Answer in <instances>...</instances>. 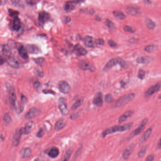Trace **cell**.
<instances>
[{
    "mask_svg": "<svg viewBox=\"0 0 161 161\" xmlns=\"http://www.w3.org/2000/svg\"><path fill=\"white\" fill-rule=\"evenodd\" d=\"M134 148V146L133 145H131L124 150L123 154V158L124 160H128L130 156L133 152Z\"/></svg>",
    "mask_w": 161,
    "mask_h": 161,
    "instance_id": "e0dca14e",
    "label": "cell"
},
{
    "mask_svg": "<svg viewBox=\"0 0 161 161\" xmlns=\"http://www.w3.org/2000/svg\"><path fill=\"white\" fill-rule=\"evenodd\" d=\"M9 13L10 16L15 17H17V15L19 14V12L17 11H14L12 9H9Z\"/></svg>",
    "mask_w": 161,
    "mask_h": 161,
    "instance_id": "60d3db41",
    "label": "cell"
},
{
    "mask_svg": "<svg viewBox=\"0 0 161 161\" xmlns=\"http://www.w3.org/2000/svg\"><path fill=\"white\" fill-rule=\"evenodd\" d=\"M117 64H119L121 67L124 68L126 66V62L121 58H113L107 62V64L105 65V66L103 69V70L104 71H108L111 68H112L113 66Z\"/></svg>",
    "mask_w": 161,
    "mask_h": 161,
    "instance_id": "7a4b0ae2",
    "label": "cell"
},
{
    "mask_svg": "<svg viewBox=\"0 0 161 161\" xmlns=\"http://www.w3.org/2000/svg\"><path fill=\"white\" fill-rule=\"evenodd\" d=\"M33 87L36 90H38L40 89V87H41V84L40 83V82L38 81H35V83L33 84Z\"/></svg>",
    "mask_w": 161,
    "mask_h": 161,
    "instance_id": "f6af8a7d",
    "label": "cell"
},
{
    "mask_svg": "<svg viewBox=\"0 0 161 161\" xmlns=\"http://www.w3.org/2000/svg\"><path fill=\"white\" fill-rule=\"evenodd\" d=\"M27 50L31 54H37L40 52V49L35 45L29 44L27 46Z\"/></svg>",
    "mask_w": 161,
    "mask_h": 161,
    "instance_id": "cb8c5ba5",
    "label": "cell"
},
{
    "mask_svg": "<svg viewBox=\"0 0 161 161\" xmlns=\"http://www.w3.org/2000/svg\"><path fill=\"white\" fill-rule=\"evenodd\" d=\"M105 24L106 26L110 30H115V24H114L113 22L111 21L110 20H109L108 19H107L105 21Z\"/></svg>",
    "mask_w": 161,
    "mask_h": 161,
    "instance_id": "d6a6232c",
    "label": "cell"
},
{
    "mask_svg": "<svg viewBox=\"0 0 161 161\" xmlns=\"http://www.w3.org/2000/svg\"><path fill=\"white\" fill-rule=\"evenodd\" d=\"M7 1L8 0H0V6L4 5Z\"/></svg>",
    "mask_w": 161,
    "mask_h": 161,
    "instance_id": "db71d44e",
    "label": "cell"
},
{
    "mask_svg": "<svg viewBox=\"0 0 161 161\" xmlns=\"http://www.w3.org/2000/svg\"><path fill=\"white\" fill-rule=\"evenodd\" d=\"M43 92H44L45 94H47L48 93H50V94H53V92L52 91H51V90H49V91H47V90H44L43 91Z\"/></svg>",
    "mask_w": 161,
    "mask_h": 161,
    "instance_id": "6f0895ef",
    "label": "cell"
},
{
    "mask_svg": "<svg viewBox=\"0 0 161 161\" xmlns=\"http://www.w3.org/2000/svg\"><path fill=\"white\" fill-rule=\"evenodd\" d=\"M35 62L40 66H42L44 63V59L43 58H38L34 60Z\"/></svg>",
    "mask_w": 161,
    "mask_h": 161,
    "instance_id": "7bdbcfd3",
    "label": "cell"
},
{
    "mask_svg": "<svg viewBox=\"0 0 161 161\" xmlns=\"http://www.w3.org/2000/svg\"><path fill=\"white\" fill-rule=\"evenodd\" d=\"M5 62V59L0 55V65H1L3 64H4Z\"/></svg>",
    "mask_w": 161,
    "mask_h": 161,
    "instance_id": "816d5d0a",
    "label": "cell"
},
{
    "mask_svg": "<svg viewBox=\"0 0 161 161\" xmlns=\"http://www.w3.org/2000/svg\"><path fill=\"white\" fill-rule=\"evenodd\" d=\"M72 150L71 149H68L67 152H65V154L64 155L63 158L62 159V161H67L69 160L72 154Z\"/></svg>",
    "mask_w": 161,
    "mask_h": 161,
    "instance_id": "e575fe53",
    "label": "cell"
},
{
    "mask_svg": "<svg viewBox=\"0 0 161 161\" xmlns=\"http://www.w3.org/2000/svg\"><path fill=\"white\" fill-rule=\"evenodd\" d=\"M22 132L21 129H18L15 131V133L14 134L13 139V144L14 146H17L19 144L20 139L21 137Z\"/></svg>",
    "mask_w": 161,
    "mask_h": 161,
    "instance_id": "5bb4252c",
    "label": "cell"
},
{
    "mask_svg": "<svg viewBox=\"0 0 161 161\" xmlns=\"http://www.w3.org/2000/svg\"><path fill=\"white\" fill-rule=\"evenodd\" d=\"M105 102L108 103H112L113 102V98L112 95L110 94H108L106 95L105 98Z\"/></svg>",
    "mask_w": 161,
    "mask_h": 161,
    "instance_id": "ab89813d",
    "label": "cell"
},
{
    "mask_svg": "<svg viewBox=\"0 0 161 161\" xmlns=\"http://www.w3.org/2000/svg\"><path fill=\"white\" fill-rule=\"evenodd\" d=\"M103 95L101 92L96 94L93 98V103L96 106L101 107L103 105Z\"/></svg>",
    "mask_w": 161,
    "mask_h": 161,
    "instance_id": "2e32d148",
    "label": "cell"
},
{
    "mask_svg": "<svg viewBox=\"0 0 161 161\" xmlns=\"http://www.w3.org/2000/svg\"><path fill=\"white\" fill-rule=\"evenodd\" d=\"M21 27V22H20V19L19 17H14L13 21V28L15 31H19L20 30Z\"/></svg>",
    "mask_w": 161,
    "mask_h": 161,
    "instance_id": "4316f807",
    "label": "cell"
},
{
    "mask_svg": "<svg viewBox=\"0 0 161 161\" xmlns=\"http://www.w3.org/2000/svg\"><path fill=\"white\" fill-rule=\"evenodd\" d=\"M63 19H64V22L65 23H69V22H70L71 21L70 17H65Z\"/></svg>",
    "mask_w": 161,
    "mask_h": 161,
    "instance_id": "f907efd6",
    "label": "cell"
},
{
    "mask_svg": "<svg viewBox=\"0 0 161 161\" xmlns=\"http://www.w3.org/2000/svg\"><path fill=\"white\" fill-rule=\"evenodd\" d=\"M145 24L146 27L149 30H154L156 28V24L152 19L149 18L146 19Z\"/></svg>",
    "mask_w": 161,
    "mask_h": 161,
    "instance_id": "f1b7e54d",
    "label": "cell"
},
{
    "mask_svg": "<svg viewBox=\"0 0 161 161\" xmlns=\"http://www.w3.org/2000/svg\"><path fill=\"white\" fill-rule=\"evenodd\" d=\"M21 99L22 101V103H23V104H24V103H27V98H26V97H25L24 95H22Z\"/></svg>",
    "mask_w": 161,
    "mask_h": 161,
    "instance_id": "f5cc1de1",
    "label": "cell"
},
{
    "mask_svg": "<svg viewBox=\"0 0 161 161\" xmlns=\"http://www.w3.org/2000/svg\"><path fill=\"white\" fill-rule=\"evenodd\" d=\"M146 150H147V146H143L142 148H141L140 152H138V156L139 158H141V157H143L145 155L146 153Z\"/></svg>",
    "mask_w": 161,
    "mask_h": 161,
    "instance_id": "836d02e7",
    "label": "cell"
},
{
    "mask_svg": "<svg viewBox=\"0 0 161 161\" xmlns=\"http://www.w3.org/2000/svg\"><path fill=\"white\" fill-rule=\"evenodd\" d=\"M79 3H80V0H73L67 1L64 6V9L67 12H70L75 9V5Z\"/></svg>",
    "mask_w": 161,
    "mask_h": 161,
    "instance_id": "30bf717a",
    "label": "cell"
},
{
    "mask_svg": "<svg viewBox=\"0 0 161 161\" xmlns=\"http://www.w3.org/2000/svg\"><path fill=\"white\" fill-rule=\"evenodd\" d=\"M153 60V58L151 57L148 56H141L139 57L136 60V62L139 64H146L149 63Z\"/></svg>",
    "mask_w": 161,
    "mask_h": 161,
    "instance_id": "d6986e66",
    "label": "cell"
},
{
    "mask_svg": "<svg viewBox=\"0 0 161 161\" xmlns=\"http://www.w3.org/2000/svg\"><path fill=\"white\" fill-rule=\"evenodd\" d=\"M41 0H25V2L30 5H34L38 3Z\"/></svg>",
    "mask_w": 161,
    "mask_h": 161,
    "instance_id": "ee69618b",
    "label": "cell"
},
{
    "mask_svg": "<svg viewBox=\"0 0 161 161\" xmlns=\"http://www.w3.org/2000/svg\"><path fill=\"white\" fill-rule=\"evenodd\" d=\"M33 124V121H29V122L27 123V124L25 125V127L21 129L22 134L27 135L29 134L30 133V132H31V130H32Z\"/></svg>",
    "mask_w": 161,
    "mask_h": 161,
    "instance_id": "ac0fdd59",
    "label": "cell"
},
{
    "mask_svg": "<svg viewBox=\"0 0 161 161\" xmlns=\"http://www.w3.org/2000/svg\"><path fill=\"white\" fill-rule=\"evenodd\" d=\"M3 120H4L5 123L7 124L11 123V118L10 115L9 113H6L4 115Z\"/></svg>",
    "mask_w": 161,
    "mask_h": 161,
    "instance_id": "f35d334b",
    "label": "cell"
},
{
    "mask_svg": "<svg viewBox=\"0 0 161 161\" xmlns=\"http://www.w3.org/2000/svg\"><path fill=\"white\" fill-rule=\"evenodd\" d=\"M59 149L56 147H53L50 149V150L48 153V154L49 157L52 158H54L59 156Z\"/></svg>",
    "mask_w": 161,
    "mask_h": 161,
    "instance_id": "484cf974",
    "label": "cell"
},
{
    "mask_svg": "<svg viewBox=\"0 0 161 161\" xmlns=\"http://www.w3.org/2000/svg\"><path fill=\"white\" fill-rule=\"evenodd\" d=\"M133 114V111H128L124 113V114L119 119V122L121 123L122 122L126 121L127 119L131 117Z\"/></svg>",
    "mask_w": 161,
    "mask_h": 161,
    "instance_id": "ffe728a7",
    "label": "cell"
},
{
    "mask_svg": "<svg viewBox=\"0 0 161 161\" xmlns=\"http://www.w3.org/2000/svg\"><path fill=\"white\" fill-rule=\"evenodd\" d=\"M11 1H12V3H13V4H17L19 3V0H11Z\"/></svg>",
    "mask_w": 161,
    "mask_h": 161,
    "instance_id": "9f6ffc18",
    "label": "cell"
},
{
    "mask_svg": "<svg viewBox=\"0 0 161 161\" xmlns=\"http://www.w3.org/2000/svg\"><path fill=\"white\" fill-rule=\"evenodd\" d=\"M58 87L60 92L64 94H68L70 92L71 87L65 81H61L58 83Z\"/></svg>",
    "mask_w": 161,
    "mask_h": 161,
    "instance_id": "8992f818",
    "label": "cell"
},
{
    "mask_svg": "<svg viewBox=\"0 0 161 161\" xmlns=\"http://www.w3.org/2000/svg\"><path fill=\"white\" fill-rule=\"evenodd\" d=\"M126 12L132 16H136V15H139L140 13V9L133 6L128 7L126 9Z\"/></svg>",
    "mask_w": 161,
    "mask_h": 161,
    "instance_id": "44dd1931",
    "label": "cell"
},
{
    "mask_svg": "<svg viewBox=\"0 0 161 161\" xmlns=\"http://www.w3.org/2000/svg\"><path fill=\"white\" fill-rule=\"evenodd\" d=\"M73 51L77 55L79 56H84L87 54V50L79 44H77L75 46Z\"/></svg>",
    "mask_w": 161,
    "mask_h": 161,
    "instance_id": "9a60e30c",
    "label": "cell"
},
{
    "mask_svg": "<svg viewBox=\"0 0 161 161\" xmlns=\"http://www.w3.org/2000/svg\"><path fill=\"white\" fill-rule=\"evenodd\" d=\"M148 119L147 118L145 119L143 121H142L141 123H140V125L138 126V127L137 129H135L133 131V132L131 134V135H130L131 138L137 136L139 134L141 133L145 128L146 125L148 123Z\"/></svg>",
    "mask_w": 161,
    "mask_h": 161,
    "instance_id": "ba28073f",
    "label": "cell"
},
{
    "mask_svg": "<svg viewBox=\"0 0 161 161\" xmlns=\"http://www.w3.org/2000/svg\"><path fill=\"white\" fill-rule=\"evenodd\" d=\"M95 43L97 44L103 46V45L104 44V41L103 40V39L99 38V39H97V40H95Z\"/></svg>",
    "mask_w": 161,
    "mask_h": 161,
    "instance_id": "c3c4849f",
    "label": "cell"
},
{
    "mask_svg": "<svg viewBox=\"0 0 161 161\" xmlns=\"http://www.w3.org/2000/svg\"><path fill=\"white\" fill-rule=\"evenodd\" d=\"M124 30L126 32L131 33H133L135 32V30L133 28H132V27H130V26H129V25H126V26H125L124 28Z\"/></svg>",
    "mask_w": 161,
    "mask_h": 161,
    "instance_id": "b9f144b4",
    "label": "cell"
},
{
    "mask_svg": "<svg viewBox=\"0 0 161 161\" xmlns=\"http://www.w3.org/2000/svg\"><path fill=\"white\" fill-rule=\"evenodd\" d=\"M65 122L64 119H60L56 122L55 126V129L57 131H59L64 128L65 126Z\"/></svg>",
    "mask_w": 161,
    "mask_h": 161,
    "instance_id": "83f0119b",
    "label": "cell"
},
{
    "mask_svg": "<svg viewBox=\"0 0 161 161\" xmlns=\"http://www.w3.org/2000/svg\"><path fill=\"white\" fill-rule=\"evenodd\" d=\"M146 75V71L144 70H138V78L140 79H143L144 78H145V76Z\"/></svg>",
    "mask_w": 161,
    "mask_h": 161,
    "instance_id": "74e56055",
    "label": "cell"
},
{
    "mask_svg": "<svg viewBox=\"0 0 161 161\" xmlns=\"http://www.w3.org/2000/svg\"><path fill=\"white\" fill-rule=\"evenodd\" d=\"M85 44L87 47H93L94 46L93 38L92 36H87L85 38Z\"/></svg>",
    "mask_w": 161,
    "mask_h": 161,
    "instance_id": "f546056e",
    "label": "cell"
},
{
    "mask_svg": "<svg viewBox=\"0 0 161 161\" xmlns=\"http://www.w3.org/2000/svg\"><path fill=\"white\" fill-rule=\"evenodd\" d=\"M152 132V129L151 128H149L146 130V131L143 135L141 138L140 139V144H142L144 143L146 140H148V138L150 137V135L151 134Z\"/></svg>",
    "mask_w": 161,
    "mask_h": 161,
    "instance_id": "603a6c76",
    "label": "cell"
},
{
    "mask_svg": "<svg viewBox=\"0 0 161 161\" xmlns=\"http://www.w3.org/2000/svg\"><path fill=\"white\" fill-rule=\"evenodd\" d=\"M158 148L160 149H161V138L159 141L158 144Z\"/></svg>",
    "mask_w": 161,
    "mask_h": 161,
    "instance_id": "91938a15",
    "label": "cell"
},
{
    "mask_svg": "<svg viewBox=\"0 0 161 161\" xmlns=\"http://www.w3.org/2000/svg\"><path fill=\"white\" fill-rule=\"evenodd\" d=\"M41 113V110L38 108H33L27 111L25 114V118L27 119H31L38 115Z\"/></svg>",
    "mask_w": 161,
    "mask_h": 161,
    "instance_id": "8fae6325",
    "label": "cell"
},
{
    "mask_svg": "<svg viewBox=\"0 0 161 161\" xmlns=\"http://www.w3.org/2000/svg\"><path fill=\"white\" fill-rule=\"evenodd\" d=\"M135 95L134 93H130L124 95L119 98L116 103V107H121L126 105L127 103L132 100L134 98Z\"/></svg>",
    "mask_w": 161,
    "mask_h": 161,
    "instance_id": "3957f363",
    "label": "cell"
},
{
    "mask_svg": "<svg viewBox=\"0 0 161 161\" xmlns=\"http://www.w3.org/2000/svg\"><path fill=\"white\" fill-rule=\"evenodd\" d=\"M83 103V99H78V100H77V101L75 102V103L73 104V105L72 106V110H75V109H77V108H78L79 106L81 105Z\"/></svg>",
    "mask_w": 161,
    "mask_h": 161,
    "instance_id": "d590c367",
    "label": "cell"
},
{
    "mask_svg": "<svg viewBox=\"0 0 161 161\" xmlns=\"http://www.w3.org/2000/svg\"><path fill=\"white\" fill-rule=\"evenodd\" d=\"M144 3L146 4H150L151 2L150 0H144Z\"/></svg>",
    "mask_w": 161,
    "mask_h": 161,
    "instance_id": "680465c9",
    "label": "cell"
},
{
    "mask_svg": "<svg viewBox=\"0 0 161 161\" xmlns=\"http://www.w3.org/2000/svg\"><path fill=\"white\" fill-rule=\"evenodd\" d=\"M113 15L117 19L123 20L125 18V15L123 12L118 11H113Z\"/></svg>",
    "mask_w": 161,
    "mask_h": 161,
    "instance_id": "1f68e13d",
    "label": "cell"
},
{
    "mask_svg": "<svg viewBox=\"0 0 161 161\" xmlns=\"http://www.w3.org/2000/svg\"><path fill=\"white\" fill-rule=\"evenodd\" d=\"M36 73L37 74V75L39 76H43V72H42L41 71H40L39 70H36Z\"/></svg>",
    "mask_w": 161,
    "mask_h": 161,
    "instance_id": "11a10c76",
    "label": "cell"
},
{
    "mask_svg": "<svg viewBox=\"0 0 161 161\" xmlns=\"http://www.w3.org/2000/svg\"><path fill=\"white\" fill-rule=\"evenodd\" d=\"M155 46L154 45H149L145 47L144 51L148 52H152L154 51Z\"/></svg>",
    "mask_w": 161,
    "mask_h": 161,
    "instance_id": "8d00e7d4",
    "label": "cell"
},
{
    "mask_svg": "<svg viewBox=\"0 0 161 161\" xmlns=\"http://www.w3.org/2000/svg\"><path fill=\"white\" fill-rule=\"evenodd\" d=\"M50 19V15L46 11H41L39 14L38 20L41 24H44L48 22Z\"/></svg>",
    "mask_w": 161,
    "mask_h": 161,
    "instance_id": "4fadbf2b",
    "label": "cell"
},
{
    "mask_svg": "<svg viewBox=\"0 0 161 161\" xmlns=\"http://www.w3.org/2000/svg\"><path fill=\"white\" fill-rule=\"evenodd\" d=\"M161 88V82H159L153 86L149 87L146 91L144 94V97L145 98H148L153 95L154 94L156 93L160 90Z\"/></svg>",
    "mask_w": 161,
    "mask_h": 161,
    "instance_id": "277c9868",
    "label": "cell"
},
{
    "mask_svg": "<svg viewBox=\"0 0 161 161\" xmlns=\"http://www.w3.org/2000/svg\"><path fill=\"white\" fill-rule=\"evenodd\" d=\"M19 52L20 56L24 59H27L28 58L27 50L23 46H21L19 48Z\"/></svg>",
    "mask_w": 161,
    "mask_h": 161,
    "instance_id": "d4e9b609",
    "label": "cell"
},
{
    "mask_svg": "<svg viewBox=\"0 0 161 161\" xmlns=\"http://www.w3.org/2000/svg\"><path fill=\"white\" fill-rule=\"evenodd\" d=\"M79 67L83 70H87L91 71H94L95 68L93 65L84 60H80L78 62Z\"/></svg>",
    "mask_w": 161,
    "mask_h": 161,
    "instance_id": "52a82bcc",
    "label": "cell"
},
{
    "mask_svg": "<svg viewBox=\"0 0 161 161\" xmlns=\"http://www.w3.org/2000/svg\"><path fill=\"white\" fill-rule=\"evenodd\" d=\"M7 62L9 66L14 68H20L22 66V64L20 60L16 57H14L11 56L8 58Z\"/></svg>",
    "mask_w": 161,
    "mask_h": 161,
    "instance_id": "5b68a950",
    "label": "cell"
},
{
    "mask_svg": "<svg viewBox=\"0 0 161 161\" xmlns=\"http://www.w3.org/2000/svg\"><path fill=\"white\" fill-rule=\"evenodd\" d=\"M59 109L63 115H67L68 113V109L65 103V99L63 98H59Z\"/></svg>",
    "mask_w": 161,
    "mask_h": 161,
    "instance_id": "7c38bea8",
    "label": "cell"
},
{
    "mask_svg": "<svg viewBox=\"0 0 161 161\" xmlns=\"http://www.w3.org/2000/svg\"><path fill=\"white\" fill-rule=\"evenodd\" d=\"M3 54H4L6 57L8 58L11 57V50L10 47L7 45H5L3 46Z\"/></svg>",
    "mask_w": 161,
    "mask_h": 161,
    "instance_id": "4dcf8cb0",
    "label": "cell"
},
{
    "mask_svg": "<svg viewBox=\"0 0 161 161\" xmlns=\"http://www.w3.org/2000/svg\"><path fill=\"white\" fill-rule=\"evenodd\" d=\"M9 103L11 104V106L12 108H14L15 107L17 96H16L15 89L13 87H11L9 89Z\"/></svg>",
    "mask_w": 161,
    "mask_h": 161,
    "instance_id": "9c48e42d",
    "label": "cell"
},
{
    "mask_svg": "<svg viewBox=\"0 0 161 161\" xmlns=\"http://www.w3.org/2000/svg\"><path fill=\"white\" fill-rule=\"evenodd\" d=\"M133 125L132 122H130L124 125H116L113 127H109L106 129L102 133V135L103 138L109 134H111L113 133H116L117 132H124L126 130H128L131 128Z\"/></svg>",
    "mask_w": 161,
    "mask_h": 161,
    "instance_id": "6da1fadb",
    "label": "cell"
},
{
    "mask_svg": "<svg viewBox=\"0 0 161 161\" xmlns=\"http://www.w3.org/2000/svg\"><path fill=\"white\" fill-rule=\"evenodd\" d=\"M108 44L112 48H116L117 47V44L115 41H114L113 40H110L108 41Z\"/></svg>",
    "mask_w": 161,
    "mask_h": 161,
    "instance_id": "bcb514c9",
    "label": "cell"
},
{
    "mask_svg": "<svg viewBox=\"0 0 161 161\" xmlns=\"http://www.w3.org/2000/svg\"><path fill=\"white\" fill-rule=\"evenodd\" d=\"M154 156L153 154H151L150 156H148L147 158L146 159V161H154Z\"/></svg>",
    "mask_w": 161,
    "mask_h": 161,
    "instance_id": "681fc988",
    "label": "cell"
},
{
    "mask_svg": "<svg viewBox=\"0 0 161 161\" xmlns=\"http://www.w3.org/2000/svg\"><path fill=\"white\" fill-rule=\"evenodd\" d=\"M43 134H44V130L43 128H41L38 132V133H37V137L40 138L43 137Z\"/></svg>",
    "mask_w": 161,
    "mask_h": 161,
    "instance_id": "7dc6e473",
    "label": "cell"
},
{
    "mask_svg": "<svg viewBox=\"0 0 161 161\" xmlns=\"http://www.w3.org/2000/svg\"><path fill=\"white\" fill-rule=\"evenodd\" d=\"M32 154V151L29 148H25V149H22L20 152V156L22 158L27 159L29 158Z\"/></svg>",
    "mask_w": 161,
    "mask_h": 161,
    "instance_id": "7402d4cb",
    "label": "cell"
}]
</instances>
